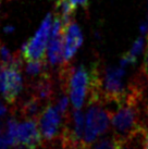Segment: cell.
<instances>
[{"instance_id": "obj_1", "label": "cell", "mask_w": 148, "mask_h": 149, "mask_svg": "<svg viewBox=\"0 0 148 149\" xmlns=\"http://www.w3.org/2000/svg\"><path fill=\"white\" fill-rule=\"evenodd\" d=\"M142 106L140 98L126 91L123 102L111 116L110 127L112 135L123 141L142 127Z\"/></svg>"}, {"instance_id": "obj_2", "label": "cell", "mask_w": 148, "mask_h": 149, "mask_svg": "<svg viewBox=\"0 0 148 149\" xmlns=\"http://www.w3.org/2000/svg\"><path fill=\"white\" fill-rule=\"evenodd\" d=\"M59 88L70 97L73 109H81L88 94L89 73L84 65L74 66L66 61L58 69Z\"/></svg>"}, {"instance_id": "obj_3", "label": "cell", "mask_w": 148, "mask_h": 149, "mask_svg": "<svg viewBox=\"0 0 148 149\" xmlns=\"http://www.w3.org/2000/svg\"><path fill=\"white\" fill-rule=\"evenodd\" d=\"M111 113L99 102H88L84 125V145L86 148L110 130Z\"/></svg>"}, {"instance_id": "obj_4", "label": "cell", "mask_w": 148, "mask_h": 149, "mask_svg": "<svg viewBox=\"0 0 148 149\" xmlns=\"http://www.w3.org/2000/svg\"><path fill=\"white\" fill-rule=\"evenodd\" d=\"M37 125L41 136V146L49 145L61 137L63 119L54 102L45 106L37 119Z\"/></svg>"}, {"instance_id": "obj_5", "label": "cell", "mask_w": 148, "mask_h": 149, "mask_svg": "<svg viewBox=\"0 0 148 149\" xmlns=\"http://www.w3.org/2000/svg\"><path fill=\"white\" fill-rule=\"evenodd\" d=\"M51 23H52V13H48L36 34L29 42H25L21 49V54L24 61L46 60V50L49 40Z\"/></svg>"}, {"instance_id": "obj_6", "label": "cell", "mask_w": 148, "mask_h": 149, "mask_svg": "<svg viewBox=\"0 0 148 149\" xmlns=\"http://www.w3.org/2000/svg\"><path fill=\"white\" fill-rule=\"evenodd\" d=\"M22 71L13 66L0 65V91L7 104L17 102V97L23 91Z\"/></svg>"}, {"instance_id": "obj_7", "label": "cell", "mask_w": 148, "mask_h": 149, "mask_svg": "<svg viewBox=\"0 0 148 149\" xmlns=\"http://www.w3.org/2000/svg\"><path fill=\"white\" fill-rule=\"evenodd\" d=\"M26 88L29 91V95L36 97L40 100L44 104L54 102V96H56V87L52 79V75L50 72H46L44 75L38 77L33 83L26 84Z\"/></svg>"}, {"instance_id": "obj_8", "label": "cell", "mask_w": 148, "mask_h": 149, "mask_svg": "<svg viewBox=\"0 0 148 149\" xmlns=\"http://www.w3.org/2000/svg\"><path fill=\"white\" fill-rule=\"evenodd\" d=\"M63 57L64 61H71L83 42V34L74 19L64 24L63 29Z\"/></svg>"}, {"instance_id": "obj_9", "label": "cell", "mask_w": 148, "mask_h": 149, "mask_svg": "<svg viewBox=\"0 0 148 149\" xmlns=\"http://www.w3.org/2000/svg\"><path fill=\"white\" fill-rule=\"evenodd\" d=\"M15 143L24 144L31 149H39L41 146V136L37 120H24L17 124L15 133Z\"/></svg>"}, {"instance_id": "obj_10", "label": "cell", "mask_w": 148, "mask_h": 149, "mask_svg": "<svg viewBox=\"0 0 148 149\" xmlns=\"http://www.w3.org/2000/svg\"><path fill=\"white\" fill-rule=\"evenodd\" d=\"M46 104H44L36 97L29 95L27 99L21 101L17 107H12V114L17 113L24 120H37Z\"/></svg>"}, {"instance_id": "obj_11", "label": "cell", "mask_w": 148, "mask_h": 149, "mask_svg": "<svg viewBox=\"0 0 148 149\" xmlns=\"http://www.w3.org/2000/svg\"><path fill=\"white\" fill-rule=\"evenodd\" d=\"M63 34L50 37L46 50V62L50 68H60L66 62L63 57Z\"/></svg>"}, {"instance_id": "obj_12", "label": "cell", "mask_w": 148, "mask_h": 149, "mask_svg": "<svg viewBox=\"0 0 148 149\" xmlns=\"http://www.w3.org/2000/svg\"><path fill=\"white\" fill-rule=\"evenodd\" d=\"M49 71V66L46 60H38V61H26L24 72L27 76V84L33 83L38 77L44 75L46 72Z\"/></svg>"}, {"instance_id": "obj_13", "label": "cell", "mask_w": 148, "mask_h": 149, "mask_svg": "<svg viewBox=\"0 0 148 149\" xmlns=\"http://www.w3.org/2000/svg\"><path fill=\"white\" fill-rule=\"evenodd\" d=\"M54 10H56L54 14L61 19L63 24H66L70 20L73 19L76 8L71 3L69 0H57Z\"/></svg>"}, {"instance_id": "obj_14", "label": "cell", "mask_w": 148, "mask_h": 149, "mask_svg": "<svg viewBox=\"0 0 148 149\" xmlns=\"http://www.w3.org/2000/svg\"><path fill=\"white\" fill-rule=\"evenodd\" d=\"M121 147L122 141L111 135L96 139L87 149H121Z\"/></svg>"}, {"instance_id": "obj_15", "label": "cell", "mask_w": 148, "mask_h": 149, "mask_svg": "<svg viewBox=\"0 0 148 149\" xmlns=\"http://www.w3.org/2000/svg\"><path fill=\"white\" fill-rule=\"evenodd\" d=\"M17 124H19L17 119L14 116H12L7 121V128H6V132L3 133V135L8 141L9 146H12L13 144H15V133H17Z\"/></svg>"}, {"instance_id": "obj_16", "label": "cell", "mask_w": 148, "mask_h": 149, "mask_svg": "<svg viewBox=\"0 0 148 149\" xmlns=\"http://www.w3.org/2000/svg\"><path fill=\"white\" fill-rule=\"evenodd\" d=\"M144 46H145V39L143 36H140V37H138L135 42H133L131 49L128 50V52L131 54L132 57H134V58L137 59V57L140 56V52L144 49Z\"/></svg>"}, {"instance_id": "obj_17", "label": "cell", "mask_w": 148, "mask_h": 149, "mask_svg": "<svg viewBox=\"0 0 148 149\" xmlns=\"http://www.w3.org/2000/svg\"><path fill=\"white\" fill-rule=\"evenodd\" d=\"M140 72L148 77V40L147 45H146V49H145V57H144V62L142 64L140 68Z\"/></svg>"}, {"instance_id": "obj_18", "label": "cell", "mask_w": 148, "mask_h": 149, "mask_svg": "<svg viewBox=\"0 0 148 149\" xmlns=\"http://www.w3.org/2000/svg\"><path fill=\"white\" fill-rule=\"evenodd\" d=\"M142 126L148 132V104H145L142 112Z\"/></svg>"}, {"instance_id": "obj_19", "label": "cell", "mask_w": 148, "mask_h": 149, "mask_svg": "<svg viewBox=\"0 0 148 149\" xmlns=\"http://www.w3.org/2000/svg\"><path fill=\"white\" fill-rule=\"evenodd\" d=\"M69 1L73 4L75 8L80 6V7H82L85 11L88 10V0H69Z\"/></svg>"}, {"instance_id": "obj_20", "label": "cell", "mask_w": 148, "mask_h": 149, "mask_svg": "<svg viewBox=\"0 0 148 149\" xmlns=\"http://www.w3.org/2000/svg\"><path fill=\"white\" fill-rule=\"evenodd\" d=\"M140 33L143 34V35H147L148 34V24L147 22H143L142 24H140Z\"/></svg>"}, {"instance_id": "obj_21", "label": "cell", "mask_w": 148, "mask_h": 149, "mask_svg": "<svg viewBox=\"0 0 148 149\" xmlns=\"http://www.w3.org/2000/svg\"><path fill=\"white\" fill-rule=\"evenodd\" d=\"M12 149H31L24 144H20V143H15L12 145Z\"/></svg>"}, {"instance_id": "obj_22", "label": "cell", "mask_w": 148, "mask_h": 149, "mask_svg": "<svg viewBox=\"0 0 148 149\" xmlns=\"http://www.w3.org/2000/svg\"><path fill=\"white\" fill-rule=\"evenodd\" d=\"M144 101H145V104H148V79L144 89Z\"/></svg>"}, {"instance_id": "obj_23", "label": "cell", "mask_w": 148, "mask_h": 149, "mask_svg": "<svg viewBox=\"0 0 148 149\" xmlns=\"http://www.w3.org/2000/svg\"><path fill=\"white\" fill-rule=\"evenodd\" d=\"M7 110H8V109H7V107L2 104V101L0 100V116H4V114H6V112H7Z\"/></svg>"}, {"instance_id": "obj_24", "label": "cell", "mask_w": 148, "mask_h": 149, "mask_svg": "<svg viewBox=\"0 0 148 149\" xmlns=\"http://www.w3.org/2000/svg\"><path fill=\"white\" fill-rule=\"evenodd\" d=\"M3 132V124H2V122L0 121V134H2Z\"/></svg>"}, {"instance_id": "obj_25", "label": "cell", "mask_w": 148, "mask_h": 149, "mask_svg": "<svg viewBox=\"0 0 148 149\" xmlns=\"http://www.w3.org/2000/svg\"><path fill=\"white\" fill-rule=\"evenodd\" d=\"M146 149H148V137H147V141H146Z\"/></svg>"}]
</instances>
